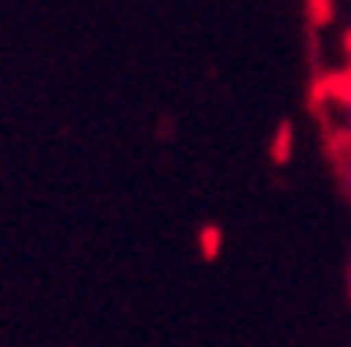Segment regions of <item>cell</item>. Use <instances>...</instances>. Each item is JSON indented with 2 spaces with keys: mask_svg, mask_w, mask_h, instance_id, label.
I'll use <instances>...</instances> for the list:
<instances>
[{
  "mask_svg": "<svg viewBox=\"0 0 351 347\" xmlns=\"http://www.w3.org/2000/svg\"><path fill=\"white\" fill-rule=\"evenodd\" d=\"M348 60H351V39H348Z\"/></svg>",
  "mask_w": 351,
  "mask_h": 347,
  "instance_id": "277c9868",
  "label": "cell"
},
{
  "mask_svg": "<svg viewBox=\"0 0 351 347\" xmlns=\"http://www.w3.org/2000/svg\"><path fill=\"white\" fill-rule=\"evenodd\" d=\"M341 114H344V125H348V131H351V86L341 89Z\"/></svg>",
  "mask_w": 351,
  "mask_h": 347,
  "instance_id": "6da1fadb",
  "label": "cell"
},
{
  "mask_svg": "<svg viewBox=\"0 0 351 347\" xmlns=\"http://www.w3.org/2000/svg\"><path fill=\"white\" fill-rule=\"evenodd\" d=\"M348 291H351V270H348Z\"/></svg>",
  "mask_w": 351,
  "mask_h": 347,
  "instance_id": "3957f363",
  "label": "cell"
},
{
  "mask_svg": "<svg viewBox=\"0 0 351 347\" xmlns=\"http://www.w3.org/2000/svg\"><path fill=\"white\" fill-rule=\"evenodd\" d=\"M348 188H351V156H348Z\"/></svg>",
  "mask_w": 351,
  "mask_h": 347,
  "instance_id": "7a4b0ae2",
  "label": "cell"
}]
</instances>
